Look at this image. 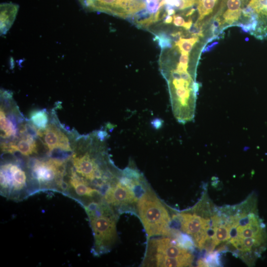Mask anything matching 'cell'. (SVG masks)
Returning <instances> with one entry per match:
<instances>
[{"label":"cell","mask_w":267,"mask_h":267,"mask_svg":"<svg viewBox=\"0 0 267 267\" xmlns=\"http://www.w3.org/2000/svg\"><path fill=\"white\" fill-rule=\"evenodd\" d=\"M92 231L94 255L109 252L117 239V219L113 208L102 199L84 205Z\"/></svg>","instance_id":"obj_1"},{"label":"cell","mask_w":267,"mask_h":267,"mask_svg":"<svg viewBox=\"0 0 267 267\" xmlns=\"http://www.w3.org/2000/svg\"><path fill=\"white\" fill-rule=\"evenodd\" d=\"M193 256L188 250L178 246L176 241L162 236L148 242L144 266L176 267L192 265Z\"/></svg>","instance_id":"obj_2"},{"label":"cell","mask_w":267,"mask_h":267,"mask_svg":"<svg viewBox=\"0 0 267 267\" xmlns=\"http://www.w3.org/2000/svg\"><path fill=\"white\" fill-rule=\"evenodd\" d=\"M137 209L148 237L172 235L169 213L151 191L146 190L141 194L137 201Z\"/></svg>","instance_id":"obj_3"},{"label":"cell","mask_w":267,"mask_h":267,"mask_svg":"<svg viewBox=\"0 0 267 267\" xmlns=\"http://www.w3.org/2000/svg\"><path fill=\"white\" fill-rule=\"evenodd\" d=\"M66 166V161L56 158L33 160L29 168L36 193L53 191L62 194Z\"/></svg>","instance_id":"obj_4"},{"label":"cell","mask_w":267,"mask_h":267,"mask_svg":"<svg viewBox=\"0 0 267 267\" xmlns=\"http://www.w3.org/2000/svg\"><path fill=\"white\" fill-rule=\"evenodd\" d=\"M105 157L103 152L97 154L91 151L74 153L71 157L72 167L80 176L100 190L105 186L107 188L116 177L108 167Z\"/></svg>","instance_id":"obj_5"},{"label":"cell","mask_w":267,"mask_h":267,"mask_svg":"<svg viewBox=\"0 0 267 267\" xmlns=\"http://www.w3.org/2000/svg\"><path fill=\"white\" fill-rule=\"evenodd\" d=\"M0 192L5 198L19 202L36 194L31 176L16 161L2 163L0 169Z\"/></svg>","instance_id":"obj_6"},{"label":"cell","mask_w":267,"mask_h":267,"mask_svg":"<svg viewBox=\"0 0 267 267\" xmlns=\"http://www.w3.org/2000/svg\"><path fill=\"white\" fill-rule=\"evenodd\" d=\"M62 194L74 199L82 206L91 201L98 200L95 198L101 195L102 197L101 191L80 176L73 167L67 170Z\"/></svg>","instance_id":"obj_7"},{"label":"cell","mask_w":267,"mask_h":267,"mask_svg":"<svg viewBox=\"0 0 267 267\" xmlns=\"http://www.w3.org/2000/svg\"><path fill=\"white\" fill-rule=\"evenodd\" d=\"M82 3L89 9L124 18L133 16L146 7L142 0H84Z\"/></svg>","instance_id":"obj_8"},{"label":"cell","mask_w":267,"mask_h":267,"mask_svg":"<svg viewBox=\"0 0 267 267\" xmlns=\"http://www.w3.org/2000/svg\"><path fill=\"white\" fill-rule=\"evenodd\" d=\"M174 218L179 222L181 230L192 238L195 245L203 249L206 240L210 238V220L190 213L178 214Z\"/></svg>","instance_id":"obj_9"},{"label":"cell","mask_w":267,"mask_h":267,"mask_svg":"<svg viewBox=\"0 0 267 267\" xmlns=\"http://www.w3.org/2000/svg\"><path fill=\"white\" fill-rule=\"evenodd\" d=\"M37 134L41 138L49 152L54 149L65 151L72 150L66 135L53 124H48L44 130H37Z\"/></svg>","instance_id":"obj_10"},{"label":"cell","mask_w":267,"mask_h":267,"mask_svg":"<svg viewBox=\"0 0 267 267\" xmlns=\"http://www.w3.org/2000/svg\"><path fill=\"white\" fill-rule=\"evenodd\" d=\"M1 151L6 153L13 154L18 152L25 156L37 153V145L33 136L29 134H23L17 141L1 143Z\"/></svg>","instance_id":"obj_11"},{"label":"cell","mask_w":267,"mask_h":267,"mask_svg":"<svg viewBox=\"0 0 267 267\" xmlns=\"http://www.w3.org/2000/svg\"><path fill=\"white\" fill-rule=\"evenodd\" d=\"M247 7L251 11V21L261 22L259 36L267 35V0H249Z\"/></svg>","instance_id":"obj_12"},{"label":"cell","mask_w":267,"mask_h":267,"mask_svg":"<svg viewBox=\"0 0 267 267\" xmlns=\"http://www.w3.org/2000/svg\"><path fill=\"white\" fill-rule=\"evenodd\" d=\"M18 10V5L10 3H2L0 5L1 34L5 33L13 23Z\"/></svg>","instance_id":"obj_13"},{"label":"cell","mask_w":267,"mask_h":267,"mask_svg":"<svg viewBox=\"0 0 267 267\" xmlns=\"http://www.w3.org/2000/svg\"><path fill=\"white\" fill-rule=\"evenodd\" d=\"M211 229L213 232L211 238L215 247L222 242L228 241L229 239L231 229L229 217H226L222 223L212 226Z\"/></svg>","instance_id":"obj_14"},{"label":"cell","mask_w":267,"mask_h":267,"mask_svg":"<svg viewBox=\"0 0 267 267\" xmlns=\"http://www.w3.org/2000/svg\"><path fill=\"white\" fill-rule=\"evenodd\" d=\"M242 0H227V9L223 15L224 21L231 24L237 21L241 16Z\"/></svg>","instance_id":"obj_15"},{"label":"cell","mask_w":267,"mask_h":267,"mask_svg":"<svg viewBox=\"0 0 267 267\" xmlns=\"http://www.w3.org/2000/svg\"><path fill=\"white\" fill-rule=\"evenodd\" d=\"M0 136L2 138H8L14 136L16 134V127L9 118L6 116L3 109L0 110Z\"/></svg>","instance_id":"obj_16"},{"label":"cell","mask_w":267,"mask_h":267,"mask_svg":"<svg viewBox=\"0 0 267 267\" xmlns=\"http://www.w3.org/2000/svg\"><path fill=\"white\" fill-rule=\"evenodd\" d=\"M30 119L38 130H44L48 125V115L44 110L32 111L30 114Z\"/></svg>","instance_id":"obj_17"},{"label":"cell","mask_w":267,"mask_h":267,"mask_svg":"<svg viewBox=\"0 0 267 267\" xmlns=\"http://www.w3.org/2000/svg\"><path fill=\"white\" fill-rule=\"evenodd\" d=\"M218 0H197L199 17L197 22L210 14L213 10Z\"/></svg>","instance_id":"obj_18"},{"label":"cell","mask_w":267,"mask_h":267,"mask_svg":"<svg viewBox=\"0 0 267 267\" xmlns=\"http://www.w3.org/2000/svg\"><path fill=\"white\" fill-rule=\"evenodd\" d=\"M199 41L197 37H193L189 39L180 38L176 42V46H178L181 53L189 54L193 45Z\"/></svg>","instance_id":"obj_19"},{"label":"cell","mask_w":267,"mask_h":267,"mask_svg":"<svg viewBox=\"0 0 267 267\" xmlns=\"http://www.w3.org/2000/svg\"><path fill=\"white\" fill-rule=\"evenodd\" d=\"M204 259L208 267L221 265L218 251L209 253L207 258H205Z\"/></svg>","instance_id":"obj_20"},{"label":"cell","mask_w":267,"mask_h":267,"mask_svg":"<svg viewBox=\"0 0 267 267\" xmlns=\"http://www.w3.org/2000/svg\"><path fill=\"white\" fill-rule=\"evenodd\" d=\"M173 23L176 26H182L183 27L185 22L183 18L177 15H174L173 16Z\"/></svg>","instance_id":"obj_21"},{"label":"cell","mask_w":267,"mask_h":267,"mask_svg":"<svg viewBox=\"0 0 267 267\" xmlns=\"http://www.w3.org/2000/svg\"><path fill=\"white\" fill-rule=\"evenodd\" d=\"M189 54L185 53H181V56L179 58V63L183 65H188Z\"/></svg>","instance_id":"obj_22"},{"label":"cell","mask_w":267,"mask_h":267,"mask_svg":"<svg viewBox=\"0 0 267 267\" xmlns=\"http://www.w3.org/2000/svg\"><path fill=\"white\" fill-rule=\"evenodd\" d=\"M221 19L219 17H218L214 21L213 25H212V30L213 32H214L215 30H216L219 26L221 25Z\"/></svg>","instance_id":"obj_23"},{"label":"cell","mask_w":267,"mask_h":267,"mask_svg":"<svg viewBox=\"0 0 267 267\" xmlns=\"http://www.w3.org/2000/svg\"><path fill=\"white\" fill-rule=\"evenodd\" d=\"M192 24V20L191 19H189L188 20V21L185 22L183 27L185 28L186 30H189L191 28Z\"/></svg>","instance_id":"obj_24"},{"label":"cell","mask_w":267,"mask_h":267,"mask_svg":"<svg viewBox=\"0 0 267 267\" xmlns=\"http://www.w3.org/2000/svg\"><path fill=\"white\" fill-rule=\"evenodd\" d=\"M173 17L171 15H168L165 20V22L166 23H170L172 22Z\"/></svg>","instance_id":"obj_25"},{"label":"cell","mask_w":267,"mask_h":267,"mask_svg":"<svg viewBox=\"0 0 267 267\" xmlns=\"http://www.w3.org/2000/svg\"><path fill=\"white\" fill-rule=\"evenodd\" d=\"M195 11V9L194 8H192L189 11H188L187 14H186V16H190L191 15V14H192Z\"/></svg>","instance_id":"obj_26"},{"label":"cell","mask_w":267,"mask_h":267,"mask_svg":"<svg viewBox=\"0 0 267 267\" xmlns=\"http://www.w3.org/2000/svg\"><path fill=\"white\" fill-rule=\"evenodd\" d=\"M81 1H82V0H80Z\"/></svg>","instance_id":"obj_27"}]
</instances>
